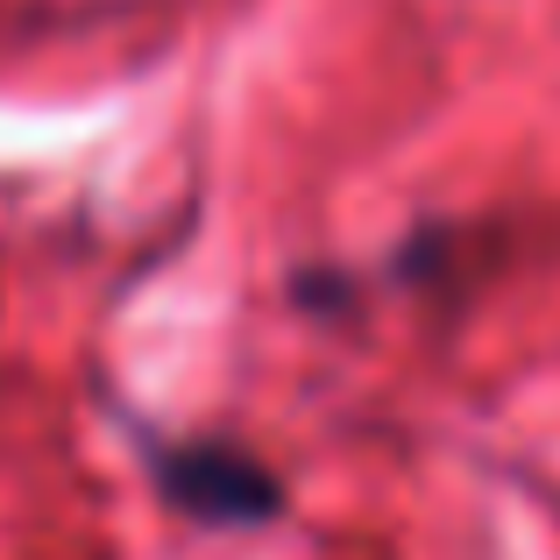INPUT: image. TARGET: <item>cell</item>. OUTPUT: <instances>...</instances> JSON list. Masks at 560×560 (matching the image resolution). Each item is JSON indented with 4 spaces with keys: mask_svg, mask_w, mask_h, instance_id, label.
<instances>
[{
    "mask_svg": "<svg viewBox=\"0 0 560 560\" xmlns=\"http://www.w3.org/2000/svg\"><path fill=\"white\" fill-rule=\"evenodd\" d=\"M142 468H150V490L206 533H262L291 511L277 462H262L228 433H156L142 440Z\"/></svg>",
    "mask_w": 560,
    "mask_h": 560,
    "instance_id": "6da1fadb",
    "label": "cell"
}]
</instances>
